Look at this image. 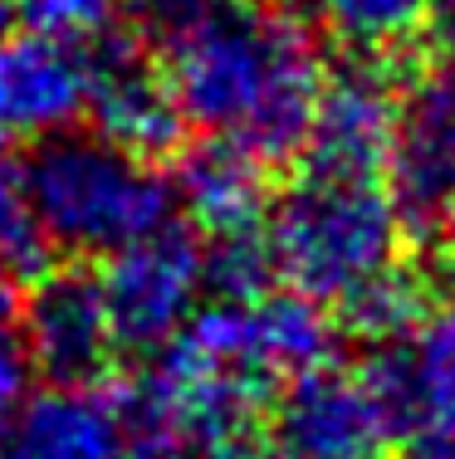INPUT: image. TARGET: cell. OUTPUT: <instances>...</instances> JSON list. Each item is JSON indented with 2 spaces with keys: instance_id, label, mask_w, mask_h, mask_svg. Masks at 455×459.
Masks as SVG:
<instances>
[{
  "instance_id": "cell-16",
  "label": "cell",
  "mask_w": 455,
  "mask_h": 459,
  "mask_svg": "<svg viewBox=\"0 0 455 459\" xmlns=\"http://www.w3.org/2000/svg\"><path fill=\"white\" fill-rule=\"evenodd\" d=\"M49 259L54 249L39 230L25 161L15 157V147H0V264L20 279H35L39 269H49Z\"/></svg>"
},
{
  "instance_id": "cell-3",
  "label": "cell",
  "mask_w": 455,
  "mask_h": 459,
  "mask_svg": "<svg viewBox=\"0 0 455 459\" xmlns=\"http://www.w3.org/2000/svg\"><path fill=\"white\" fill-rule=\"evenodd\" d=\"M269 274L289 293L343 313L392 342L416 318L407 279V211L382 177L309 171L289 181L259 221Z\"/></svg>"
},
{
  "instance_id": "cell-6",
  "label": "cell",
  "mask_w": 455,
  "mask_h": 459,
  "mask_svg": "<svg viewBox=\"0 0 455 459\" xmlns=\"http://www.w3.org/2000/svg\"><path fill=\"white\" fill-rule=\"evenodd\" d=\"M118 352L152 357L187 327L206 293V245L191 225H157L103 255L99 274Z\"/></svg>"
},
{
  "instance_id": "cell-8",
  "label": "cell",
  "mask_w": 455,
  "mask_h": 459,
  "mask_svg": "<svg viewBox=\"0 0 455 459\" xmlns=\"http://www.w3.org/2000/svg\"><path fill=\"white\" fill-rule=\"evenodd\" d=\"M25 342L35 377H45L49 386H89L113 377L123 352L108 323L99 274L39 269L25 289Z\"/></svg>"
},
{
  "instance_id": "cell-23",
  "label": "cell",
  "mask_w": 455,
  "mask_h": 459,
  "mask_svg": "<svg viewBox=\"0 0 455 459\" xmlns=\"http://www.w3.org/2000/svg\"><path fill=\"white\" fill-rule=\"evenodd\" d=\"M211 459H279L275 450H259V445H235V450H225V455H211Z\"/></svg>"
},
{
  "instance_id": "cell-7",
  "label": "cell",
  "mask_w": 455,
  "mask_h": 459,
  "mask_svg": "<svg viewBox=\"0 0 455 459\" xmlns=\"http://www.w3.org/2000/svg\"><path fill=\"white\" fill-rule=\"evenodd\" d=\"M269 411V450L279 459H387L402 430L372 371H348L333 357L289 377Z\"/></svg>"
},
{
  "instance_id": "cell-2",
  "label": "cell",
  "mask_w": 455,
  "mask_h": 459,
  "mask_svg": "<svg viewBox=\"0 0 455 459\" xmlns=\"http://www.w3.org/2000/svg\"><path fill=\"white\" fill-rule=\"evenodd\" d=\"M152 396L181 430L191 459L255 440L259 411L303 367L333 357V327L319 303L279 289L215 293L162 347Z\"/></svg>"
},
{
  "instance_id": "cell-1",
  "label": "cell",
  "mask_w": 455,
  "mask_h": 459,
  "mask_svg": "<svg viewBox=\"0 0 455 459\" xmlns=\"http://www.w3.org/2000/svg\"><path fill=\"white\" fill-rule=\"evenodd\" d=\"M157 64L181 123L265 167L303 147L328 83L319 35L284 0H191L162 20Z\"/></svg>"
},
{
  "instance_id": "cell-12",
  "label": "cell",
  "mask_w": 455,
  "mask_h": 459,
  "mask_svg": "<svg viewBox=\"0 0 455 459\" xmlns=\"http://www.w3.org/2000/svg\"><path fill=\"white\" fill-rule=\"evenodd\" d=\"M387 177L402 211L441 215L455 195V59L397 93Z\"/></svg>"
},
{
  "instance_id": "cell-22",
  "label": "cell",
  "mask_w": 455,
  "mask_h": 459,
  "mask_svg": "<svg viewBox=\"0 0 455 459\" xmlns=\"http://www.w3.org/2000/svg\"><path fill=\"white\" fill-rule=\"evenodd\" d=\"M436 221H441V245H446V259L455 264V195L446 201V211H441Z\"/></svg>"
},
{
  "instance_id": "cell-15",
  "label": "cell",
  "mask_w": 455,
  "mask_h": 459,
  "mask_svg": "<svg viewBox=\"0 0 455 459\" xmlns=\"http://www.w3.org/2000/svg\"><path fill=\"white\" fill-rule=\"evenodd\" d=\"M313 10H319V25L328 35L377 59V54L411 45L421 30H431L436 0H313Z\"/></svg>"
},
{
  "instance_id": "cell-19",
  "label": "cell",
  "mask_w": 455,
  "mask_h": 459,
  "mask_svg": "<svg viewBox=\"0 0 455 459\" xmlns=\"http://www.w3.org/2000/svg\"><path fill=\"white\" fill-rule=\"evenodd\" d=\"M402 459H455V415H421V420H411Z\"/></svg>"
},
{
  "instance_id": "cell-20",
  "label": "cell",
  "mask_w": 455,
  "mask_h": 459,
  "mask_svg": "<svg viewBox=\"0 0 455 459\" xmlns=\"http://www.w3.org/2000/svg\"><path fill=\"white\" fill-rule=\"evenodd\" d=\"M431 30H436L441 49L455 59V0H436V15H431Z\"/></svg>"
},
{
  "instance_id": "cell-4",
  "label": "cell",
  "mask_w": 455,
  "mask_h": 459,
  "mask_svg": "<svg viewBox=\"0 0 455 459\" xmlns=\"http://www.w3.org/2000/svg\"><path fill=\"white\" fill-rule=\"evenodd\" d=\"M35 215L54 255L103 259L137 235L167 225L177 201L152 157L103 133H54L25 161Z\"/></svg>"
},
{
  "instance_id": "cell-18",
  "label": "cell",
  "mask_w": 455,
  "mask_h": 459,
  "mask_svg": "<svg viewBox=\"0 0 455 459\" xmlns=\"http://www.w3.org/2000/svg\"><path fill=\"white\" fill-rule=\"evenodd\" d=\"M30 381H35V362L25 342V289L15 269L0 264V420L30 396Z\"/></svg>"
},
{
  "instance_id": "cell-13",
  "label": "cell",
  "mask_w": 455,
  "mask_h": 459,
  "mask_svg": "<svg viewBox=\"0 0 455 459\" xmlns=\"http://www.w3.org/2000/svg\"><path fill=\"white\" fill-rule=\"evenodd\" d=\"M171 201L187 211L201 239L255 235L269 205L265 161L235 142L201 137L191 152H181L177 177H171Z\"/></svg>"
},
{
  "instance_id": "cell-14",
  "label": "cell",
  "mask_w": 455,
  "mask_h": 459,
  "mask_svg": "<svg viewBox=\"0 0 455 459\" xmlns=\"http://www.w3.org/2000/svg\"><path fill=\"white\" fill-rule=\"evenodd\" d=\"M367 371L392 401L402 430L421 415H455V293L416 313Z\"/></svg>"
},
{
  "instance_id": "cell-9",
  "label": "cell",
  "mask_w": 455,
  "mask_h": 459,
  "mask_svg": "<svg viewBox=\"0 0 455 459\" xmlns=\"http://www.w3.org/2000/svg\"><path fill=\"white\" fill-rule=\"evenodd\" d=\"M89 113V49L25 25L0 30V147H35Z\"/></svg>"
},
{
  "instance_id": "cell-11",
  "label": "cell",
  "mask_w": 455,
  "mask_h": 459,
  "mask_svg": "<svg viewBox=\"0 0 455 459\" xmlns=\"http://www.w3.org/2000/svg\"><path fill=\"white\" fill-rule=\"evenodd\" d=\"M392 133H397V89L372 64H357V69L323 83L299 152L309 171L387 177Z\"/></svg>"
},
{
  "instance_id": "cell-5",
  "label": "cell",
  "mask_w": 455,
  "mask_h": 459,
  "mask_svg": "<svg viewBox=\"0 0 455 459\" xmlns=\"http://www.w3.org/2000/svg\"><path fill=\"white\" fill-rule=\"evenodd\" d=\"M0 459H191L147 381L45 386L0 420Z\"/></svg>"
},
{
  "instance_id": "cell-21",
  "label": "cell",
  "mask_w": 455,
  "mask_h": 459,
  "mask_svg": "<svg viewBox=\"0 0 455 459\" xmlns=\"http://www.w3.org/2000/svg\"><path fill=\"white\" fill-rule=\"evenodd\" d=\"M127 5H137L147 20H157V25H162V20H171L177 10H187L191 0H127Z\"/></svg>"
},
{
  "instance_id": "cell-17",
  "label": "cell",
  "mask_w": 455,
  "mask_h": 459,
  "mask_svg": "<svg viewBox=\"0 0 455 459\" xmlns=\"http://www.w3.org/2000/svg\"><path fill=\"white\" fill-rule=\"evenodd\" d=\"M15 25L89 49L123 25V0H20Z\"/></svg>"
},
{
  "instance_id": "cell-24",
  "label": "cell",
  "mask_w": 455,
  "mask_h": 459,
  "mask_svg": "<svg viewBox=\"0 0 455 459\" xmlns=\"http://www.w3.org/2000/svg\"><path fill=\"white\" fill-rule=\"evenodd\" d=\"M15 10H20V0H0V30L15 25Z\"/></svg>"
},
{
  "instance_id": "cell-10",
  "label": "cell",
  "mask_w": 455,
  "mask_h": 459,
  "mask_svg": "<svg viewBox=\"0 0 455 459\" xmlns=\"http://www.w3.org/2000/svg\"><path fill=\"white\" fill-rule=\"evenodd\" d=\"M93 133L123 142L127 152H171L181 137V113L171 103V89L162 79L157 49H147L123 25L89 45V113Z\"/></svg>"
}]
</instances>
